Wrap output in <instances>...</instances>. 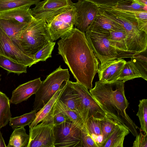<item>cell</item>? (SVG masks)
Returning <instances> with one entry per match:
<instances>
[{"label":"cell","mask_w":147,"mask_h":147,"mask_svg":"<svg viewBox=\"0 0 147 147\" xmlns=\"http://www.w3.org/2000/svg\"><path fill=\"white\" fill-rule=\"evenodd\" d=\"M89 26L100 28L109 32L124 30L119 24L99 13Z\"/></svg>","instance_id":"25"},{"label":"cell","mask_w":147,"mask_h":147,"mask_svg":"<svg viewBox=\"0 0 147 147\" xmlns=\"http://www.w3.org/2000/svg\"><path fill=\"white\" fill-rule=\"evenodd\" d=\"M55 44V42H49L34 55V57L35 64L40 61H45L47 59L51 57Z\"/></svg>","instance_id":"35"},{"label":"cell","mask_w":147,"mask_h":147,"mask_svg":"<svg viewBox=\"0 0 147 147\" xmlns=\"http://www.w3.org/2000/svg\"><path fill=\"white\" fill-rule=\"evenodd\" d=\"M133 143V147H147V134H143L141 132L136 136Z\"/></svg>","instance_id":"39"},{"label":"cell","mask_w":147,"mask_h":147,"mask_svg":"<svg viewBox=\"0 0 147 147\" xmlns=\"http://www.w3.org/2000/svg\"><path fill=\"white\" fill-rule=\"evenodd\" d=\"M30 7H22L0 13V17L16 20L19 22L28 24L34 18Z\"/></svg>","instance_id":"18"},{"label":"cell","mask_w":147,"mask_h":147,"mask_svg":"<svg viewBox=\"0 0 147 147\" xmlns=\"http://www.w3.org/2000/svg\"><path fill=\"white\" fill-rule=\"evenodd\" d=\"M85 125L97 147H103L104 141L100 129V120L90 117L86 121Z\"/></svg>","instance_id":"22"},{"label":"cell","mask_w":147,"mask_h":147,"mask_svg":"<svg viewBox=\"0 0 147 147\" xmlns=\"http://www.w3.org/2000/svg\"><path fill=\"white\" fill-rule=\"evenodd\" d=\"M50 114L52 117L53 122L54 126L59 125L69 120L64 114L54 109L53 108Z\"/></svg>","instance_id":"37"},{"label":"cell","mask_w":147,"mask_h":147,"mask_svg":"<svg viewBox=\"0 0 147 147\" xmlns=\"http://www.w3.org/2000/svg\"><path fill=\"white\" fill-rule=\"evenodd\" d=\"M4 140L2 137L0 130V147H6Z\"/></svg>","instance_id":"43"},{"label":"cell","mask_w":147,"mask_h":147,"mask_svg":"<svg viewBox=\"0 0 147 147\" xmlns=\"http://www.w3.org/2000/svg\"><path fill=\"white\" fill-rule=\"evenodd\" d=\"M140 72L131 61L126 62L118 79L125 82L135 78H141Z\"/></svg>","instance_id":"31"},{"label":"cell","mask_w":147,"mask_h":147,"mask_svg":"<svg viewBox=\"0 0 147 147\" xmlns=\"http://www.w3.org/2000/svg\"><path fill=\"white\" fill-rule=\"evenodd\" d=\"M42 82L39 78L19 85L13 91L10 102L17 104L26 100L32 94H35Z\"/></svg>","instance_id":"15"},{"label":"cell","mask_w":147,"mask_h":147,"mask_svg":"<svg viewBox=\"0 0 147 147\" xmlns=\"http://www.w3.org/2000/svg\"><path fill=\"white\" fill-rule=\"evenodd\" d=\"M81 129L69 120L54 125V147H82Z\"/></svg>","instance_id":"6"},{"label":"cell","mask_w":147,"mask_h":147,"mask_svg":"<svg viewBox=\"0 0 147 147\" xmlns=\"http://www.w3.org/2000/svg\"><path fill=\"white\" fill-rule=\"evenodd\" d=\"M131 61L136 67L142 78L147 80V49L136 53L130 57Z\"/></svg>","instance_id":"26"},{"label":"cell","mask_w":147,"mask_h":147,"mask_svg":"<svg viewBox=\"0 0 147 147\" xmlns=\"http://www.w3.org/2000/svg\"><path fill=\"white\" fill-rule=\"evenodd\" d=\"M81 136L82 147H97L89 134L85 124L81 129Z\"/></svg>","instance_id":"36"},{"label":"cell","mask_w":147,"mask_h":147,"mask_svg":"<svg viewBox=\"0 0 147 147\" xmlns=\"http://www.w3.org/2000/svg\"><path fill=\"white\" fill-rule=\"evenodd\" d=\"M126 62L123 59H116L100 64L97 72L99 81L109 83L118 80Z\"/></svg>","instance_id":"14"},{"label":"cell","mask_w":147,"mask_h":147,"mask_svg":"<svg viewBox=\"0 0 147 147\" xmlns=\"http://www.w3.org/2000/svg\"><path fill=\"white\" fill-rule=\"evenodd\" d=\"M12 40L23 53L34 59L38 51L52 41L48 24L34 18Z\"/></svg>","instance_id":"3"},{"label":"cell","mask_w":147,"mask_h":147,"mask_svg":"<svg viewBox=\"0 0 147 147\" xmlns=\"http://www.w3.org/2000/svg\"><path fill=\"white\" fill-rule=\"evenodd\" d=\"M126 37V33L124 30L110 31L108 39L111 44L116 49L118 59L131 57V56L127 51Z\"/></svg>","instance_id":"17"},{"label":"cell","mask_w":147,"mask_h":147,"mask_svg":"<svg viewBox=\"0 0 147 147\" xmlns=\"http://www.w3.org/2000/svg\"><path fill=\"white\" fill-rule=\"evenodd\" d=\"M109 34V31L90 26L85 32L86 38L101 64L108 61L118 59L116 49L108 39Z\"/></svg>","instance_id":"5"},{"label":"cell","mask_w":147,"mask_h":147,"mask_svg":"<svg viewBox=\"0 0 147 147\" xmlns=\"http://www.w3.org/2000/svg\"><path fill=\"white\" fill-rule=\"evenodd\" d=\"M63 83L59 90L47 103L37 112L36 117L34 120L29 125V128H31L38 124L50 114L54 105L59 98L64 88L65 81Z\"/></svg>","instance_id":"20"},{"label":"cell","mask_w":147,"mask_h":147,"mask_svg":"<svg viewBox=\"0 0 147 147\" xmlns=\"http://www.w3.org/2000/svg\"><path fill=\"white\" fill-rule=\"evenodd\" d=\"M37 112L33 110L29 113L21 116L13 118L11 117L9 121V125L12 129H14L29 125L34 120Z\"/></svg>","instance_id":"29"},{"label":"cell","mask_w":147,"mask_h":147,"mask_svg":"<svg viewBox=\"0 0 147 147\" xmlns=\"http://www.w3.org/2000/svg\"><path fill=\"white\" fill-rule=\"evenodd\" d=\"M70 77L68 69H63L61 66L47 76L35 94L33 110L37 111L42 109Z\"/></svg>","instance_id":"4"},{"label":"cell","mask_w":147,"mask_h":147,"mask_svg":"<svg viewBox=\"0 0 147 147\" xmlns=\"http://www.w3.org/2000/svg\"><path fill=\"white\" fill-rule=\"evenodd\" d=\"M53 108L64 114L79 128L82 129L84 127L85 123L81 116L76 112L69 109L59 98L54 105Z\"/></svg>","instance_id":"24"},{"label":"cell","mask_w":147,"mask_h":147,"mask_svg":"<svg viewBox=\"0 0 147 147\" xmlns=\"http://www.w3.org/2000/svg\"><path fill=\"white\" fill-rule=\"evenodd\" d=\"M87 1L98 6L114 7L127 0H82Z\"/></svg>","instance_id":"38"},{"label":"cell","mask_w":147,"mask_h":147,"mask_svg":"<svg viewBox=\"0 0 147 147\" xmlns=\"http://www.w3.org/2000/svg\"><path fill=\"white\" fill-rule=\"evenodd\" d=\"M10 103L8 98L0 91V129L6 126L11 117Z\"/></svg>","instance_id":"27"},{"label":"cell","mask_w":147,"mask_h":147,"mask_svg":"<svg viewBox=\"0 0 147 147\" xmlns=\"http://www.w3.org/2000/svg\"><path fill=\"white\" fill-rule=\"evenodd\" d=\"M58 42V54L62 57L74 78L88 90L92 88L99 64L85 33L73 28Z\"/></svg>","instance_id":"1"},{"label":"cell","mask_w":147,"mask_h":147,"mask_svg":"<svg viewBox=\"0 0 147 147\" xmlns=\"http://www.w3.org/2000/svg\"><path fill=\"white\" fill-rule=\"evenodd\" d=\"M71 0H45L35 4L30 9L32 16L49 24L56 16L73 7Z\"/></svg>","instance_id":"7"},{"label":"cell","mask_w":147,"mask_h":147,"mask_svg":"<svg viewBox=\"0 0 147 147\" xmlns=\"http://www.w3.org/2000/svg\"><path fill=\"white\" fill-rule=\"evenodd\" d=\"M0 55L27 67H30L35 64L34 60L23 53L0 28Z\"/></svg>","instance_id":"11"},{"label":"cell","mask_w":147,"mask_h":147,"mask_svg":"<svg viewBox=\"0 0 147 147\" xmlns=\"http://www.w3.org/2000/svg\"><path fill=\"white\" fill-rule=\"evenodd\" d=\"M72 81H65L64 88L59 99L71 109L77 113L82 118L79 96L73 87Z\"/></svg>","instance_id":"16"},{"label":"cell","mask_w":147,"mask_h":147,"mask_svg":"<svg viewBox=\"0 0 147 147\" xmlns=\"http://www.w3.org/2000/svg\"><path fill=\"white\" fill-rule=\"evenodd\" d=\"M130 131L123 124H117L103 147H123L125 137Z\"/></svg>","instance_id":"19"},{"label":"cell","mask_w":147,"mask_h":147,"mask_svg":"<svg viewBox=\"0 0 147 147\" xmlns=\"http://www.w3.org/2000/svg\"><path fill=\"white\" fill-rule=\"evenodd\" d=\"M136 19L147 20V11H140L133 12Z\"/></svg>","instance_id":"41"},{"label":"cell","mask_w":147,"mask_h":147,"mask_svg":"<svg viewBox=\"0 0 147 147\" xmlns=\"http://www.w3.org/2000/svg\"><path fill=\"white\" fill-rule=\"evenodd\" d=\"M119 10L132 12L147 11V5H143L133 1L132 0H127L119 4L115 7H113Z\"/></svg>","instance_id":"34"},{"label":"cell","mask_w":147,"mask_h":147,"mask_svg":"<svg viewBox=\"0 0 147 147\" xmlns=\"http://www.w3.org/2000/svg\"><path fill=\"white\" fill-rule=\"evenodd\" d=\"M28 24L21 23L14 20L0 17V28L11 40L14 39Z\"/></svg>","instance_id":"21"},{"label":"cell","mask_w":147,"mask_h":147,"mask_svg":"<svg viewBox=\"0 0 147 147\" xmlns=\"http://www.w3.org/2000/svg\"><path fill=\"white\" fill-rule=\"evenodd\" d=\"M98 7L99 14L119 24L125 32L138 29L133 12L105 6H100Z\"/></svg>","instance_id":"13"},{"label":"cell","mask_w":147,"mask_h":147,"mask_svg":"<svg viewBox=\"0 0 147 147\" xmlns=\"http://www.w3.org/2000/svg\"><path fill=\"white\" fill-rule=\"evenodd\" d=\"M71 83L79 98L82 117L85 123L90 117L100 120L109 116L93 98L88 89L77 82Z\"/></svg>","instance_id":"8"},{"label":"cell","mask_w":147,"mask_h":147,"mask_svg":"<svg viewBox=\"0 0 147 147\" xmlns=\"http://www.w3.org/2000/svg\"><path fill=\"white\" fill-rule=\"evenodd\" d=\"M0 67L9 73L20 74L27 72V66L1 55H0Z\"/></svg>","instance_id":"30"},{"label":"cell","mask_w":147,"mask_h":147,"mask_svg":"<svg viewBox=\"0 0 147 147\" xmlns=\"http://www.w3.org/2000/svg\"><path fill=\"white\" fill-rule=\"evenodd\" d=\"M40 0H0V13L22 7H30Z\"/></svg>","instance_id":"28"},{"label":"cell","mask_w":147,"mask_h":147,"mask_svg":"<svg viewBox=\"0 0 147 147\" xmlns=\"http://www.w3.org/2000/svg\"><path fill=\"white\" fill-rule=\"evenodd\" d=\"M136 115L138 117L141 129L144 133L147 134V99L139 100L138 111Z\"/></svg>","instance_id":"33"},{"label":"cell","mask_w":147,"mask_h":147,"mask_svg":"<svg viewBox=\"0 0 147 147\" xmlns=\"http://www.w3.org/2000/svg\"><path fill=\"white\" fill-rule=\"evenodd\" d=\"M75 16V10L73 6L56 16L47 24L53 42L73 28Z\"/></svg>","instance_id":"12"},{"label":"cell","mask_w":147,"mask_h":147,"mask_svg":"<svg viewBox=\"0 0 147 147\" xmlns=\"http://www.w3.org/2000/svg\"><path fill=\"white\" fill-rule=\"evenodd\" d=\"M125 82L119 80L109 83L99 80L89 92L108 115L123 124L136 137L138 127L126 112L129 103L125 95Z\"/></svg>","instance_id":"2"},{"label":"cell","mask_w":147,"mask_h":147,"mask_svg":"<svg viewBox=\"0 0 147 147\" xmlns=\"http://www.w3.org/2000/svg\"><path fill=\"white\" fill-rule=\"evenodd\" d=\"M75 10L74 25L85 33L99 14L98 6L90 2L82 0L74 3Z\"/></svg>","instance_id":"10"},{"label":"cell","mask_w":147,"mask_h":147,"mask_svg":"<svg viewBox=\"0 0 147 147\" xmlns=\"http://www.w3.org/2000/svg\"><path fill=\"white\" fill-rule=\"evenodd\" d=\"M54 125L51 114L39 124L29 128L27 147H54Z\"/></svg>","instance_id":"9"},{"label":"cell","mask_w":147,"mask_h":147,"mask_svg":"<svg viewBox=\"0 0 147 147\" xmlns=\"http://www.w3.org/2000/svg\"><path fill=\"white\" fill-rule=\"evenodd\" d=\"M29 135L27 134L24 127L14 129L11 134L7 147H27Z\"/></svg>","instance_id":"23"},{"label":"cell","mask_w":147,"mask_h":147,"mask_svg":"<svg viewBox=\"0 0 147 147\" xmlns=\"http://www.w3.org/2000/svg\"><path fill=\"white\" fill-rule=\"evenodd\" d=\"M134 2L143 5H147V0H132Z\"/></svg>","instance_id":"42"},{"label":"cell","mask_w":147,"mask_h":147,"mask_svg":"<svg viewBox=\"0 0 147 147\" xmlns=\"http://www.w3.org/2000/svg\"><path fill=\"white\" fill-rule=\"evenodd\" d=\"M138 29L147 33V20L136 19Z\"/></svg>","instance_id":"40"},{"label":"cell","mask_w":147,"mask_h":147,"mask_svg":"<svg viewBox=\"0 0 147 147\" xmlns=\"http://www.w3.org/2000/svg\"><path fill=\"white\" fill-rule=\"evenodd\" d=\"M119 123L118 121L110 116L100 120V129L104 141L103 146L116 125Z\"/></svg>","instance_id":"32"}]
</instances>
